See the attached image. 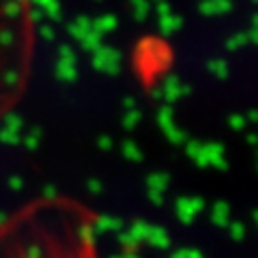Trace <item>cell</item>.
I'll list each match as a JSON object with an SVG mask.
<instances>
[{
    "instance_id": "7a4b0ae2",
    "label": "cell",
    "mask_w": 258,
    "mask_h": 258,
    "mask_svg": "<svg viewBox=\"0 0 258 258\" xmlns=\"http://www.w3.org/2000/svg\"><path fill=\"white\" fill-rule=\"evenodd\" d=\"M33 44L35 29L29 0H0V119L25 92Z\"/></svg>"
},
{
    "instance_id": "6da1fadb",
    "label": "cell",
    "mask_w": 258,
    "mask_h": 258,
    "mask_svg": "<svg viewBox=\"0 0 258 258\" xmlns=\"http://www.w3.org/2000/svg\"><path fill=\"white\" fill-rule=\"evenodd\" d=\"M0 258H96V250L81 212L44 201L0 222Z\"/></svg>"
}]
</instances>
